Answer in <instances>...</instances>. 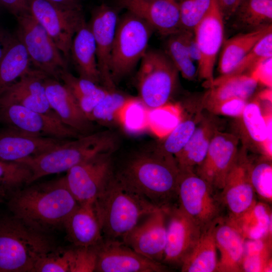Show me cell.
<instances>
[{"label":"cell","instance_id":"d6986e66","mask_svg":"<svg viewBox=\"0 0 272 272\" xmlns=\"http://www.w3.org/2000/svg\"><path fill=\"white\" fill-rule=\"evenodd\" d=\"M118 4L162 35L171 36L183 31L176 0H118Z\"/></svg>","mask_w":272,"mask_h":272},{"label":"cell","instance_id":"ba28073f","mask_svg":"<svg viewBox=\"0 0 272 272\" xmlns=\"http://www.w3.org/2000/svg\"><path fill=\"white\" fill-rule=\"evenodd\" d=\"M16 37L23 43L35 69L58 81L67 62L44 28L29 13L16 18Z\"/></svg>","mask_w":272,"mask_h":272},{"label":"cell","instance_id":"d4e9b609","mask_svg":"<svg viewBox=\"0 0 272 272\" xmlns=\"http://www.w3.org/2000/svg\"><path fill=\"white\" fill-rule=\"evenodd\" d=\"M63 228L67 239L76 247H95L104 240L93 204H79L65 222Z\"/></svg>","mask_w":272,"mask_h":272},{"label":"cell","instance_id":"5bb4252c","mask_svg":"<svg viewBox=\"0 0 272 272\" xmlns=\"http://www.w3.org/2000/svg\"><path fill=\"white\" fill-rule=\"evenodd\" d=\"M97 272H163L169 271L162 262L137 252L123 242L104 239L96 246Z\"/></svg>","mask_w":272,"mask_h":272},{"label":"cell","instance_id":"7c38bea8","mask_svg":"<svg viewBox=\"0 0 272 272\" xmlns=\"http://www.w3.org/2000/svg\"><path fill=\"white\" fill-rule=\"evenodd\" d=\"M0 120L8 127L38 136L60 139L82 136L56 118L15 104L0 106Z\"/></svg>","mask_w":272,"mask_h":272},{"label":"cell","instance_id":"83f0119b","mask_svg":"<svg viewBox=\"0 0 272 272\" xmlns=\"http://www.w3.org/2000/svg\"><path fill=\"white\" fill-rule=\"evenodd\" d=\"M71 57L80 77L98 85L101 83L96 43L89 23L86 22L73 37L70 49Z\"/></svg>","mask_w":272,"mask_h":272},{"label":"cell","instance_id":"4316f807","mask_svg":"<svg viewBox=\"0 0 272 272\" xmlns=\"http://www.w3.org/2000/svg\"><path fill=\"white\" fill-rule=\"evenodd\" d=\"M269 205L255 199L245 211L229 215L226 221L244 240H255L272 235L271 211Z\"/></svg>","mask_w":272,"mask_h":272},{"label":"cell","instance_id":"603a6c76","mask_svg":"<svg viewBox=\"0 0 272 272\" xmlns=\"http://www.w3.org/2000/svg\"><path fill=\"white\" fill-rule=\"evenodd\" d=\"M67 140L38 136L8 127L0 131V159L17 162L39 155Z\"/></svg>","mask_w":272,"mask_h":272},{"label":"cell","instance_id":"5b68a950","mask_svg":"<svg viewBox=\"0 0 272 272\" xmlns=\"http://www.w3.org/2000/svg\"><path fill=\"white\" fill-rule=\"evenodd\" d=\"M117 136L107 130L93 132L63 143L39 155L22 159L32 172L28 185L48 175L67 172L78 164L100 153L114 152Z\"/></svg>","mask_w":272,"mask_h":272},{"label":"cell","instance_id":"2e32d148","mask_svg":"<svg viewBox=\"0 0 272 272\" xmlns=\"http://www.w3.org/2000/svg\"><path fill=\"white\" fill-rule=\"evenodd\" d=\"M117 8L105 3L95 8L89 25L96 43L98 67L101 83L109 90L116 89L110 70L111 54L119 20Z\"/></svg>","mask_w":272,"mask_h":272},{"label":"cell","instance_id":"db71d44e","mask_svg":"<svg viewBox=\"0 0 272 272\" xmlns=\"http://www.w3.org/2000/svg\"><path fill=\"white\" fill-rule=\"evenodd\" d=\"M14 37V35L0 28V60L6 52Z\"/></svg>","mask_w":272,"mask_h":272},{"label":"cell","instance_id":"4dcf8cb0","mask_svg":"<svg viewBox=\"0 0 272 272\" xmlns=\"http://www.w3.org/2000/svg\"><path fill=\"white\" fill-rule=\"evenodd\" d=\"M258 83L249 75L220 76L214 79L210 90L205 95L202 107L227 99L240 98L248 100L255 91Z\"/></svg>","mask_w":272,"mask_h":272},{"label":"cell","instance_id":"ffe728a7","mask_svg":"<svg viewBox=\"0 0 272 272\" xmlns=\"http://www.w3.org/2000/svg\"><path fill=\"white\" fill-rule=\"evenodd\" d=\"M249 160L247 150L242 146L222 189L220 201L227 208L229 215L241 214L255 199L249 176Z\"/></svg>","mask_w":272,"mask_h":272},{"label":"cell","instance_id":"7402d4cb","mask_svg":"<svg viewBox=\"0 0 272 272\" xmlns=\"http://www.w3.org/2000/svg\"><path fill=\"white\" fill-rule=\"evenodd\" d=\"M44 85L50 107L64 124L82 135L94 131L93 122L83 113L73 94L63 84L46 76Z\"/></svg>","mask_w":272,"mask_h":272},{"label":"cell","instance_id":"d6a6232c","mask_svg":"<svg viewBox=\"0 0 272 272\" xmlns=\"http://www.w3.org/2000/svg\"><path fill=\"white\" fill-rule=\"evenodd\" d=\"M30 63L25 46L14 34L0 60V96L31 69Z\"/></svg>","mask_w":272,"mask_h":272},{"label":"cell","instance_id":"e575fe53","mask_svg":"<svg viewBox=\"0 0 272 272\" xmlns=\"http://www.w3.org/2000/svg\"><path fill=\"white\" fill-rule=\"evenodd\" d=\"M272 235L255 240H244L242 271L272 270Z\"/></svg>","mask_w":272,"mask_h":272},{"label":"cell","instance_id":"277c9868","mask_svg":"<svg viewBox=\"0 0 272 272\" xmlns=\"http://www.w3.org/2000/svg\"><path fill=\"white\" fill-rule=\"evenodd\" d=\"M56 248L49 234L0 212V272H34L39 260Z\"/></svg>","mask_w":272,"mask_h":272},{"label":"cell","instance_id":"816d5d0a","mask_svg":"<svg viewBox=\"0 0 272 272\" xmlns=\"http://www.w3.org/2000/svg\"><path fill=\"white\" fill-rule=\"evenodd\" d=\"M266 112L263 114L264 117L265 118L267 128V129H270L272 130V116H271V107H269L265 111ZM272 136V135H271ZM271 137L270 138H267L266 140L264 147V155L265 157L271 160L272 158V140Z\"/></svg>","mask_w":272,"mask_h":272},{"label":"cell","instance_id":"7bdbcfd3","mask_svg":"<svg viewBox=\"0 0 272 272\" xmlns=\"http://www.w3.org/2000/svg\"><path fill=\"white\" fill-rule=\"evenodd\" d=\"M73 257V247H57L39 260L34 272H72Z\"/></svg>","mask_w":272,"mask_h":272},{"label":"cell","instance_id":"9f6ffc18","mask_svg":"<svg viewBox=\"0 0 272 272\" xmlns=\"http://www.w3.org/2000/svg\"><path fill=\"white\" fill-rule=\"evenodd\" d=\"M174 1H176V0H174Z\"/></svg>","mask_w":272,"mask_h":272},{"label":"cell","instance_id":"8fae6325","mask_svg":"<svg viewBox=\"0 0 272 272\" xmlns=\"http://www.w3.org/2000/svg\"><path fill=\"white\" fill-rule=\"evenodd\" d=\"M113 153L97 154L66 172L67 186L80 205L94 204L113 174Z\"/></svg>","mask_w":272,"mask_h":272},{"label":"cell","instance_id":"6da1fadb","mask_svg":"<svg viewBox=\"0 0 272 272\" xmlns=\"http://www.w3.org/2000/svg\"><path fill=\"white\" fill-rule=\"evenodd\" d=\"M113 174L158 208L177 203L179 168L173 156L156 146L132 155L118 168H113Z\"/></svg>","mask_w":272,"mask_h":272},{"label":"cell","instance_id":"b9f144b4","mask_svg":"<svg viewBox=\"0 0 272 272\" xmlns=\"http://www.w3.org/2000/svg\"><path fill=\"white\" fill-rule=\"evenodd\" d=\"M272 56V32L263 37L254 47L235 65L231 72L222 76L248 75L261 60Z\"/></svg>","mask_w":272,"mask_h":272},{"label":"cell","instance_id":"681fc988","mask_svg":"<svg viewBox=\"0 0 272 272\" xmlns=\"http://www.w3.org/2000/svg\"><path fill=\"white\" fill-rule=\"evenodd\" d=\"M185 45L190 57L193 62H199L200 52L193 31H182Z\"/></svg>","mask_w":272,"mask_h":272},{"label":"cell","instance_id":"30bf717a","mask_svg":"<svg viewBox=\"0 0 272 272\" xmlns=\"http://www.w3.org/2000/svg\"><path fill=\"white\" fill-rule=\"evenodd\" d=\"M29 12L44 28L67 62L73 37L86 22L82 10H65L45 1L27 0Z\"/></svg>","mask_w":272,"mask_h":272},{"label":"cell","instance_id":"1f68e13d","mask_svg":"<svg viewBox=\"0 0 272 272\" xmlns=\"http://www.w3.org/2000/svg\"><path fill=\"white\" fill-rule=\"evenodd\" d=\"M270 32L271 25L228 39L223 45L219 61V70L221 76L230 73L257 43Z\"/></svg>","mask_w":272,"mask_h":272},{"label":"cell","instance_id":"44dd1931","mask_svg":"<svg viewBox=\"0 0 272 272\" xmlns=\"http://www.w3.org/2000/svg\"><path fill=\"white\" fill-rule=\"evenodd\" d=\"M46 76L31 68L0 96V106L15 104L58 119L50 107L45 93Z\"/></svg>","mask_w":272,"mask_h":272},{"label":"cell","instance_id":"ac0fdd59","mask_svg":"<svg viewBox=\"0 0 272 272\" xmlns=\"http://www.w3.org/2000/svg\"><path fill=\"white\" fill-rule=\"evenodd\" d=\"M166 209H158L145 217L122 239L141 255L162 263L166 243Z\"/></svg>","mask_w":272,"mask_h":272},{"label":"cell","instance_id":"7a4b0ae2","mask_svg":"<svg viewBox=\"0 0 272 272\" xmlns=\"http://www.w3.org/2000/svg\"><path fill=\"white\" fill-rule=\"evenodd\" d=\"M10 213L33 228L50 234L63 228L79 203L70 190L65 176L26 185L7 199Z\"/></svg>","mask_w":272,"mask_h":272},{"label":"cell","instance_id":"484cf974","mask_svg":"<svg viewBox=\"0 0 272 272\" xmlns=\"http://www.w3.org/2000/svg\"><path fill=\"white\" fill-rule=\"evenodd\" d=\"M220 253L216 271H242L244 239L226 220L219 218L215 232Z\"/></svg>","mask_w":272,"mask_h":272},{"label":"cell","instance_id":"8d00e7d4","mask_svg":"<svg viewBox=\"0 0 272 272\" xmlns=\"http://www.w3.org/2000/svg\"><path fill=\"white\" fill-rule=\"evenodd\" d=\"M249 172L255 194L260 201L270 205L272 202L271 160L262 155L254 162L250 159Z\"/></svg>","mask_w":272,"mask_h":272},{"label":"cell","instance_id":"ee69618b","mask_svg":"<svg viewBox=\"0 0 272 272\" xmlns=\"http://www.w3.org/2000/svg\"><path fill=\"white\" fill-rule=\"evenodd\" d=\"M212 0H180L178 3L183 30L193 31L208 12Z\"/></svg>","mask_w":272,"mask_h":272},{"label":"cell","instance_id":"bcb514c9","mask_svg":"<svg viewBox=\"0 0 272 272\" xmlns=\"http://www.w3.org/2000/svg\"><path fill=\"white\" fill-rule=\"evenodd\" d=\"M247 102V100L234 98L211 104L205 108L213 114L238 118L242 114Z\"/></svg>","mask_w":272,"mask_h":272},{"label":"cell","instance_id":"f5cc1de1","mask_svg":"<svg viewBox=\"0 0 272 272\" xmlns=\"http://www.w3.org/2000/svg\"><path fill=\"white\" fill-rule=\"evenodd\" d=\"M65 10H82L80 0H45Z\"/></svg>","mask_w":272,"mask_h":272},{"label":"cell","instance_id":"4fadbf2b","mask_svg":"<svg viewBox=\"0 0 272 272\" xmlns=\"http://www.w3.org/2000/svg\"><path fill=\"white\" fill-rule=\"evenodd\" d=\"M224 20L216 0L193 30L200 52L197 73L210 87L214 82V69L224 36Z\"/></svg>","mask_w":272,"mask_h":272},{"label":"cell","instance_id":"836d02e7","mask_svg":"<svg viewBox=\"0 0 272 272\" xmlns=\"http://www.w3.org/2000/svg\"><path fill=\"white\" fill-rule=\"evenodd\" d=\"M234 16L237 26L247 32L271 25L272 0H241Z\"/></svg>","mask_w":272,"mask_h":272},{"label":"cell","instance_id":"8992f818","mask_svg":"<svg viewBox=\"0 0 272 272\" xmlns=\"http://www.w3.org/2000/svg\"><path fill=\"white\" fill-rule=\"evenodd\" d=\"M153 29L127 12L119 19L111 54L110 70L116 84L128 75L147 51Z\"/></svg>","mask_w":272,"mask_h":272},{"label":"cell","instance_id":"ab89813d","mask_svg":"<svg viewBox=\"0 0 272 272\" xmlns=\"http://www.w3.org/2000/svg\"><path fill=\"white\" fill-rule=\"evenodd\" d=\"M170 36L166 54L184 79L193 80L197 71L187 50L182 31Z\"/></svg>","mask_w":272,"mask_h":272},{"label":"cell","instance_id":"9a60e30c","mask_svg":"<svg viewBox=\"0 0 272 272\" xmlns=\"http://www.w3.org/2000/svg\"><path fill=\"white\" fill-rule=\"evenodd\" d=\"M239 138L218 130L210 143L206 157L195 172L214 189L222 190L238 153Z\"/></svg>","mask_w":272,"mask_h":272},{"label":"cell","instance_id":"6f0895ef","mask_svg":"<svg viewBox=\"0 0 272 272\" xmlns=\"http://www.w3.org/2000/svg\"></svg>","mask_w":272,"mask_h":272},{"label":"cell","instance_id":"f6af8a7d","mask_svg":"<svg viewBox=\"0 0 272 272\" xmlns=\"http://www.w3.org/2000/svg\"><path fill=\"white\" fill-rule=\"evenodd\" d=\"M96 246L73 247L72 272L95 271L97 259Z\"/></svg>","mask_w":272,"mask_h":272},{"label":"cell","instance_id":"c3c4849f","mask_svg":"<svg viewBox=\"0 0 272 272\" xmlns=\"http://www.w3.org/2000/svg\"><path fill=\"white\" fill-rule=\"evenodd\" d=\"M0 6L6 9L16 18L29 13L27 0H0Z\"/></svg>","mask_w":272,"mask_h":272},{"label":"cell","instance_id":"52a82bcc","mask_svg":"<svg viewBox=\"0 0 272 272\" xmlns=\"http://www.w3.org/2000/svg\"><path fill=\"white\" fill-rule=\"evenodd\" d=\"M178 73L166 53L148 49L137 74L139 99L145 107L154 110L167 103L176 87Z\"/></svg>","mask_w":272,"mask_h":272},{"label":"cell","instance_id":"3957f363","mask_svg":"<svg viewBox=\"0 0 272 272\" xmlns=\"http://www.w3.org/2000/svg\"><path fill=\"white\" fill-rule=\"evenodd\" d=\"M93 206L104 239L119 241L145 217L160 209L120 182L113 172Z\"/></svg>","mask_w":272,"mask_h":272},{"label":"cell","instance_id":"f35d334b","mask_svg":"<svg viewBox=\"0 0 272 272\" xmlns=\"http://www.w3.org/2000/svg\"><path fill=\"white\" fill-rule=\"evenodd\" d=\"M202 114L181 120L165 139L156 147L163 153L174 156L185 146L199 122Z\"/></svg>","mask_w":272,"mask_h":272},{"label":"cell","instance_id":"f546056e","mask_svg":"<svg viewBox=\"0 0 272 272\" xmlns=\"http://www.w3.org/2000/svg\"><path fill=\"white\" fill-rule=\"evenodd\" d=\"M240 120L239 139L247 150L256 151L264 155V147L268 135L266 122L258 98L247 102Z\"/></svg>","mask_w":272,"mask_h":272},{"label":"cell","instance_id":"cb8c5ba5","mask_svg":"<svg viewBox=\"0 0 272 272\" xmlns=\"http://www.w3.org/2000/svg\"><path fill=\"white\" fill-rule=\"evenodd\" d=\"M218 130L217 119L213 116L201 115L187 143L174 156L179 171H195L204 160L211 140Z\"/></svg>","mask_w":272,"mask_h":272},{"label":"cell","instance_id":"d590c367","mask_svg":"<svg viewBox=\"0 0 272 272\" xmlns=\"http://www.w3.org/2000/svg\"><path fill=\"white\" fill-rule=\"evenodd\" d=\"M32 172L25 164L0 159V196L7 199L28 184Z\"/></svg>","mask_w":272,"mask_h":272},{"label":"cell","instance_id":"9c48e42d","mask_svg":"<svg viewBox=\"0 0 272 272\" xmlns=\"http://www.w3.org/2000/svg\"><path fill=\"white\" fill-rule=\"evenodd\" d=\"M214 189L194 171H179L177 205L202 229L220 217L221 201Z\"/></svg>","mask_w":272,"mask_h":272},{"label":"cell","instance_id":"74e56055","mask_svg":"<svg viewBox=\"0 0 272 272\" xmlns=\"http://www.w3.org/2000/svg\"><path fill=\"white\" fill-rule=\"evenodd\" d=\"M131 97L116 89L108 90L105 97L92 111L91 120L103 125L119 122L120 113Z\"/></svg>","mask_w":272,"mask_h":272},{"label":"cell","instance_id":"60d3db41","mask_svg":"<svg viewBox=\"0 0 272 272\" xmlns=\"http://www.w3.org/2000/svg\"><path fill=\"white\" fill-rule=\"evenodd\" d=\"M59 79L73 94L80 107L106 90L91 81L75 77L67 69L60 72Z\"/></svg>","mask_w":272,"mask_h":272},{"label":"cell","instance_id":"f1b7e54d","mask_svg":"<svg viewBox=\"0 0 272 272\" xmlns=\"http://www.w3.org/2000/svg\"><path fill=\"white\" fill-rule=\"evenodd\" d=\"M219 218L202 229L196 244L180 265L182 272L216 271L218 258L215 232Z\"/></svg>","mask_w":272,"mask_h":272},{"label":"cell","instance_id":"e0dca14e","mask_svg":"<svg viewBox=\"0 0 272 272\" xmlns=\"http://www.w3.org/2000/svg\"><path fill=\"white\" fill-rule=\"evenodd\" d=\"M166 212V243L162 263L180 265L197 241L202 228L177 203Z\"/></svg>","mask_w":272,"mask_h":272},{"label":"cell","instance_id":"11a10c76","mask_svg":"<svg viewBox=\"0 0 272 272\" xmlns=\"http://www.w3.org/2000/svg\"><path fill=\"white\" fill-rule=\"evenodd\" d=\"M4 201V198L0 196V202Z\"/></svg>","mask_w":272,"mask_h":272},{"label":"cell","instance_id":"7dc6e473","mask_svg":"<svg viewBox=\"0 0 272 272\" xmlns=\"http://www.w3.org/2000/svg\"><path fill=\"white\" fill-rule=\"evenodd\" d=\"M248 75L257 83L268 88L272 86V56L259 61L251 70Z\"/></svg>","mask_w":272,"mask_h":272},{"label":"cell","instance_id":"f907efd6","mask_svg":"<svg viewBox=\"0 0 272 272\" xmlns=\"http://www.w3.org/2000/svg\"><path fill=\"white\" fill-rule=\"evenodd\" d=\"M224 21L233 17L241 0H216Z\"/></svg>","mask_w":272,"mask_h":272}]
</instances>
